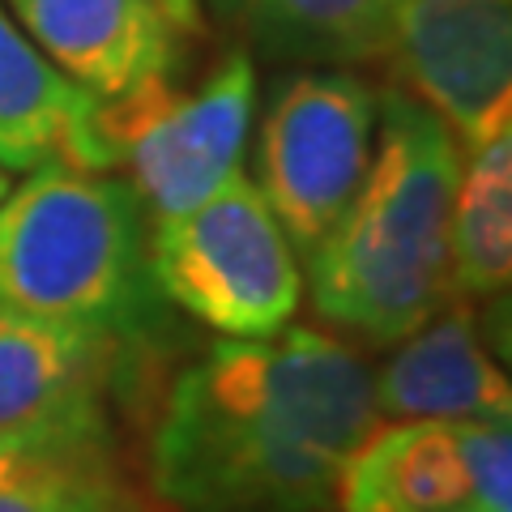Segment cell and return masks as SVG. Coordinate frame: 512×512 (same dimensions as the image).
I'll return each mask as SVG.
<instances>
[{
	"mask_svg": "<svg viewBox=\"0 0 512 512\" xmlns=\"http://www.w3.org/2000/svg\"><path fill=\"white\" fill-rule=\"evenodd\" d=\"M478 333H483L487 350L508 367V376H512V291L487 299V308L478 312Z\"/></svg>",
	"mask_w": 512,
	"mask_h": 512,
	"instance_id": "e0dca14e",
	"label": "cell"
},
{
	"mask_svg": "<svg viewBox=\"0 0 512 512\" xmlns=\"http://www.w3.org/2000/svg\"><path fill=\"white\" fill-rule=\"evenodd\" d=\"M457 436L470 474V508L512 512V431L457 423Z\"/></svg>",
	"mask_w": 512,
	"mask_h": 512,
	"instance_id": "2e32d148",
	"label": "cell"
},
{
	"mask_svg": "<svg viewBox=\"0 0 512 512\" xmlns=\"http://www.w3.org/2000/svg\"><path fill=\"white\" fill-rule=\"evenodd\" d=\"M124 342L64 320L0 308V444L30 436H111Z\"/></svg>",
	"mask_w": 512,
	"mask_h": 512,
	"instance_id": "9c48e42d",
	"label": "cell"
},
{
	"mask_svg": "<svg viewBox=\"0 0 512 512\" xmlns=\"http://www.w3.org/2000/svg\"><path fill=\"white\" fill-rule=\"evenodd\" d=\"M35 47L94 99L175 77L201 30V0H9Z\"/></svg>",
	"mask_w": 512,
	"mask_h": 512,
	"instance_id": "ba28073f",
	"label": "cell"
},
{
	"mask_svg": "<svg viewBox=\"0 0 512 512\" xmlns=\"http://www.w3.org/2000/svg\"><path fill=\"white\" fill-rule=\"evenodd\" d=\"M376 146V90L350 69L278 77L256 137V188L308 256L359 192Z\"/></svg>",
	"mask_w": 512,
	"mask_h": 512,
	"instance_id": "8992f818",
	"label": "cell"
},
{
	"mask_svg": "<svg viewBox=\"0 0 512 512\" xmlns=\"http://www.w3.org/2000/svg\"><path fill=\"white\" fill-rule=\"evenodd\" d=\"M0 512H146L124 483L111 436L0 444Z\"/></svg>",
	"mask_w": 512,
	"mask_h": 512,
	"instance_id": "5bb4252c",
	"label": "cell"
},
{
	"mask_svg": "<svg viewBox=\"0 0 512 512\" xmlns=\"http://www.w3.org/2000/svg\"><path fill=\"white\" fill-rule=\"evenodd\" d=\"M13 184H9V175H5V167H0V201H5V192H9Z\"/></svg>",
	"mask_w": 512,
	"mask_h": 512,
	"instance_id": "ac0fdd59",
	"label": "cell"
},
{
	"mask_svg": "<svg viewBox=\"0 0 512 512\" xmlns=\"http://www.w3.org/2000/svg\"><path fill=\"white\" fill-rule=\"evenodd\" d=\"M99 111L103 99L64 77L0 0V167L35 171L69 163L111 171Z\"/></svg>",
	"mask_w": 512,
	"mask_h": 512,
	"instance_id": "8fae6325",
	"label": "cell"
},
{
	"mask_svg": "<svg viewBox=\"0 0 512 512\" xmlns=\"http://www.w3.org/2000/svg\"><path fill=\"white\" fill-rule=\"evenodd\" d=\"M376 427V372L342 338H227L171 380L150 483L171 512H329Z\"/></svg>",
	"mask_w": 512,
	"mask_h": 512,
	"instance_id": "6da1fadb",
	"label": "cell"
},
{
	"mask_svg": "<svg viewBox=\"0 0 512 512\" xmlns=\"http://www.w3.org/2000/svg\"><path fill=\"white\" fill-rule=\"evenodd\" d=\"M453 197V286L461 299L512 291V120L466 150Z\"/></svg>",
	"mask_w": 512,
	"mask_h": 512,
	"instance_id": "9a60e30c",
	"label": "cell"
},
{
	"mask_svg": "<svg viewBox=\"0 0 512 512\" xmlns=\"http://www.w3.org/2000/svg\"><path fill=\"white\" fill-rule=\"evenodd\" d=\"M461 141L406 90L376 94V146L359 192L303 256L312 308L367 346H397L457 299L453 197Z\"/></svg>",
	"mask_w": 512,
	"mask_h": 512,
	"instance_id": "7a4b0ae2",
	"label": "cell"
},
{
	"mask_svg": "<svg viewBox=\"0 0 512 512\" xmlns=\"http://www.w3.org/2000/svg\"><path fill=\"white\" fill-rule=\"evenodd\" d=\"M453 512H478V508H453Z\"/></svg>",
	"mask_w": 512,
	"mask_h": 512,
	"instance_id": "d6986e66",
	"label": "cell"
},
{
	"mask_svg": "<svg viewBox=\"0 0 512 512\" xmlns=\"http://www.w3.org/2000/svg\"><path fill=\"white\" fill-rule=\"evenodd\" d=\"M384 56L461 150L512 120V0H393Z\"/></svg>",
	"mask_w": 512,
	"mask_h": 512,
	"instance_id": "52a82bcc",
	"label": "cell"
},
{
	"mask_svg": "<svg viewBox=\"0 0 512 512\" xmlns=\"http://www.w3.org/2000/svg\"><path fill=\"white\" fill-rule=\"evenodd\" d=\"M256 111L252 52L231 47L197 86H175V77L146 82L111 99L99 111L111 171H128L154 218L192 210L231 175L244 171V150Z\"/></svg>",
	"mask_w": 512,
	"mask_h": 512,
	"instance_id": "5b68a950",
	"label": "cell"
},
{
	"mask_svg": "<svg viewBox=\"0 0 512 512\" xmlns=\"http://www.w3.org/2000/svg\"><path fill=\"white\" fill-rule=\"evenodd\" d=\"M150 269L171 308L235 342L282 333L303 299L295 244L244 171L154 222Z\"/></svg>",
	"mask_w": 512,
	"mask_h": 512,
	"instance_id": "277c9868",
	"label": "cell"
},
{
	"mask_svg": "<svg viewBox=\"0 0 512 512\" xmlns=\"http://www.w3.org/2000/svg\"><path fill=\"white\" fill-rule=\"evenodd\" d=\"M244 52L299 69H350L384 56L393 0H201Z\"/></svg>",
	"mask_w": 512,
	"mask_h": 512,
	"instance_id": "4fadbf2b",
	"label": "cell"
},
{
	"mask_svg": "<svg viewBox=\"0 0 512 512\" xmlns=\"http://www.w3.org/2000/svg\"><path fill=\"white\" fill-rule=\"evenodd\" d=\"M0 308L141 346L167 316L146 201L124 175L35 167L0 201Z\"/></svg>",
	"mask_w": 512,
	"mask_h": 512,
	"instance_id": "3957f363",
	"label": "cell"
},
{
	"mask_svg": "<svg viewBox=\"0 0 512 512\" xmlns=\"http://www.w3.org/2000/svg\"><path fill=\"white\" fill-rule=\"evenodd\" d=\"M342 512H453L470 508L457 423L402 419L376 427L338 483Z\"/></svg>",
	"mask_w": 512,
	"mask_h": 512,
	"instance_id": "7c38bea8",
	"label": "cell"
},
{
	"mask_svg": "<svg viewBox=\"0 0 512 512\" xmlns=\"http://www.w3.org/2000/svg\"><path fill=\"white\" fill-rule=\"evenodd\" d=\"M380 419H431L512 431V376L487 350L478 312L466 299L440 308L423 329L397 342L376 372Z\"/></svg>",
	"mask_w": 512,
	"mask_h": 512,
	"instance_id": "30bf717a",
	"label": "cell"
}]
</instances>
